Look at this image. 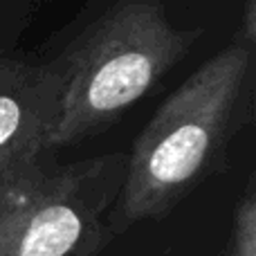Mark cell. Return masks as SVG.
<instances>
[{
	"label": "cell",
	"mask_w": 256,
	"mask_h": 256,
	"mask_svg": "<svg viewBox=\"0 0 256 256\" xmlns=\"http://www.w3.org/2000/svg\"><path fill=\"white\" fill-rule=\"evenodd\" d=\"M254 94L256 38L236 32L158 108L126 153L112 236L171 214L196 186L220 173L234 140L254 120Z\"/></svg>",
	"instance_id": "cell-1"
},
{
	"label": "cell",
	"mask_w": 256,
	"mask_h": 256,
	"mask_svg": "<svg viewBox=\"0 0 256 256\" xmlns=\"http://www.w3.org/2000/svg\"><path fill=\"white\" fill-rule=\"evenodd\" d=\"M202 32L173 22L160 0H120L84 20L48 61L56 112L48 150L104 132L186 56Z\"/></svg>",
	"instance_id": "cell-2"
},
{
	"label": "cell",
	"mask_w": 256,
	"mask_h": 256,
	"mask_svg": "<svg viewBox=\"0 0 256 256\" xmlns=\"http://www.w3.org/2000/svg\"><path fill=\"white\" fill-rule=\"evenodd\" d=\"M126 153L52 164L0 216V256H97L115 236L110 216Z\"/></svg>",
	"instance_id": "cell-3"
},
{
	"label": "cell",
	"mask_w": 256,
	"mask_h": 256,
	"mask_svg": "<svg viewBox=\"0 0 256 256\" xmlns=\"http://www.w3.org/2000/svg\"><path fill=\"white\" fill-rule=\"evenodd\" d=\"M56 112V79L48 63L0 61V216L52 166L48 132Z\"/></svg>",
	"instance_id": "cell-4"
},
{
	"label": "cell",
	"mask_w": 256,
	"mask_h": 256,
	"mask_svg": "<svg viewBox=\"0 0 256 256\" xmlns=\"http://www.w3.org/2000/svg\"><path fill=\"white\" fill-rule=\"evenodd\" d=\"M216 256H256V194L252 180L236 202L230 238Z\"/></svg>",
	"instance_id": "cell-5"
},
{
	"label": "cell",
	"mask_w": 256,
	"mask_h": 256,
	"mask_svg": "<svg viewBox=\"0 0 256 256\" xmlns=\"http://www.w3.org/2000/svg\"><path fill=\"white\" fill-rule=\"evenodd\" d=\"M38 12L34 0H0V61L16 58V48L25 38Z\"/></svg>",
	"instance_id": "cell-6"
}]
</instances>
